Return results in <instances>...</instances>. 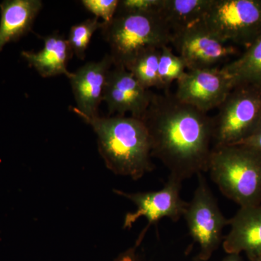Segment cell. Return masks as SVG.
<instances>
[{"mask_svg":"<svg viewBox=\"0 0 261 261\" xmlns=\"http://www.w3.org/2000/svg\"><path fill=\"white\" fill-rule=\"evenodd\" d=\"M148 130L152 158L179 181L207 172L214 148L212 118L178 100L174 94H154L142 118Z\"/></svg>","mask_w":261,"mask_h":261,"instance_id":"obj_1","label":"cell"},{"mask_svg":"<svg viewBox=\"0 0 261 261\" xmlns=\"http://www.w3.org/2000/svg\"><path fill=\"white\" fill-rule=\"evenodd\" d=\"M80 117L97 135L98 151L111 172L138 180L153 171L150 137L142 120L120 115Z\"/></svg>","mask_w":261,"mask_h":261,"instance_id":"obj_2","label":"cell"},{"mask_svg":"<svg viewBox=\"0 0 261 261\" xmlns=\"http://www.w3.org/2000/svg\"><path fill=\"white\" fill-rule=\"evenodd\" d=\"M100 30L103 39L109 46L114 66L126 68L142 51L162 49L172 42V30L161 11L117 10L113 20L108 23L103 22Z\"/></svg>","mask_w":261,"mask_h":261,"instance_id":"obj_3","label":"cell"},{"mask_svg":"<svg viewBox=\"0 0 261 261\" xmlns=\"http://www.w3.org/2000/svg\"><path fill=\"white\" fill-rule=\"evenodd\" d=\"M207 172L225 197L240 207L261 204V154L247 146L213 148Z\"/></svg>","mask_w":261,"mask_h":261,"instance_id":"obj_4","label":"cell"},{"mask_svg":"<svg viewBox=\"0 0 261 261\" xmlns=\"http://www.w3.org/2000/svg\"><path fill=\"white\" fill-rule=\"evenodd\" d=\"M212 118L214 147L240 145L261 124V89L235 86Z\"/></svg>","mask_w":261,"mask_h":261,"instance_id":"obj_5","label":"cell"},{"mask_svg":"<svg viewBox=\"0 0 261 261\" xmlns=\"http://www.w3.org/2000/svg\"><path fill=\"white\" fill-rule=\"evenodd\" d=\"M201 22L223 42L249 47L261 37V0H211Z\"/></svg>","mask_w":261,"mask_h":261,"instance_id":"obj_6","label":"cell"},{"mask_svg":"<svg viewBox=\"0 0 261 261\" xmlns=\"http://www.w3.org/2000/svg\"><path fill=\"white\" fill-rule=\"evenodd\" d=\"M191 201L188 202L183 217L194 241L200 247L196 260L207 261L223 243V230L228 226L202 173Z\"/></svg>","mask_w":261,"mask_h":261,"instance_id":"obj_7","label":"cell"},{"mask_svg":"<svg viewBox=\"0 0 261 261\" xmlns=\"http://www.w3.org/2000/svg\"><path fill=\"white\" fill-rule=\"evenodd\" d=\"M182 181L168 176L166 185L157 191L126 192L115 190V193L125 197L136 206L135 212L128 213L123 220V228H130L141 218L147 220V227L142 231L137 245L144 238L149 226L159 222L160 220L167 218L177 221L186 211L187 204L181 198Z\"/></svg>","mask_w":261,"mask_h":261,"instance_id":"obj_8","label":"cell"},{"mask_svg":"<svg viewBox=\"0 0 261 261\" xmlns=\"http://www.w3.org/2000/svg\"><path fill=\"white\" fill-rule=\"evenodd\" d=\"M171 44L185 61L187 70L217 68L238 53V48L209 32L201 20L173 33Z\"/></svg>","mask_w":261,"mask_h":261,"instance_id":"obj_9","label":"cell"},{"mask_svg":"<svg viewBox=\"0 0 261 261\" xmlns=\"http://www.w3.org/2000/svg\"><path fill=\"white\" fill-rule=\"evenodd\" d=\"M176 82L175 97L206 113L219 108L234 87L231 77L218 67L187 70Z\"/></svg>","mask_w":261,"mask_h":261,"instance_id":"obj_10","label":"cell"},{"mask_svg":"<svg viewBox=\"0 0 261 261\" xmlns=\"http://www.w3.org/2000/svg\"><path fill=\"white\" fill-rule=\"evenodd\" d=\"M153 95L124 67L113 65L108 73L102 101L107 104L109 116L130 113V116L141 120Z\"/></svg>","mask_w":261,"mask_h":261,"instance_id":"obj_11","label":"cell"},{"mask_svg":"<svg viewBox=\"0 0 261 261\" xmlns=\"http://www.w3.org/2000/svg\"><path fill=\"white\" fill-rule=\"evenodd\" d=\"M113 66L112 59L106 54L99 61H91L71 73L68 80L76 107L72 111L79 116L93 118L99 115L108 73Z\"/></svg>","mask_w":261,"mask_h":261,"instance_id":"obj_12","label":"cell"},{"mask_svg":"<svg viewBox=\"0 0 261 261\" xmlns=\"http://www.w3.org/2000/svg\"><path fill=\"white\" fill-rule=\"evenodd\" d=\"M230 231L223 240L227 254H246L249 260L261 256V204L240 207L229 219Z\"/></svg>","mask_w":261,"mask_h":261,"instance_id":"obj_13","label":"cell"},{"mask_svg":"<svg viewBox=\"0 0 261 261\" xmlns=\"http://www.w3.org/2000/svg\"><path fill=\"white\" fill-rule=\"evenodd\" d=\"M42 39L44 47L40 51H23L22 57L44 78L59 75L69 78L71 73L67 69V66L74 55L68 39L56 32L42 37Z\"/></svg>","mask_w":261,"mask_h":261,"instance_id":"obj_14","label":"cell"},{"mask_svg":"<svg viewBox=\"0 0 261 261\" xmlns=\"http://www.w3.org/2000/svg\"><path fill=\"white\" fill-rule=\"evenodd\" d=\"M42 8L40 0H5L0 3V51L32 31Z\"/></svg>","mask_w":261,"mask_h":261,"instance_id":"obj_15","label":"cell"},{"mask_svg":"<svg viewBox=\"0 0 261 261\" xmlns=\"http://www.w3.org/2000/svg\"><path fill=\"white\" fill-rule=\"evenodd\" d=\"M222 68L231 77L234 87L245 84L261 89V37Z\"/></svg>","mask_w":261,"mask_h":261,"instance_id":"obj_16","label":"cell"},{"mask_svg":"<svg viewBox=\"0 0 261 261\" xmlns=\"http://www.w3.org/2000/svg\"><path fill=\"white\" fill-rule=\"evenodd\" d=\"M211 0H163L161 14L172 33L200 21Z\"/></svg>","mask_w":261,"mask_h":261,"instance_id":"obj_17","label":"cell"},{"mask_svg":"<svg viewBox=\"0 0 261 261\" xmlns=\"http://www.w3.org/2000/svg\"><path fill=\"white\" fill-rule=\"evenodd\" d=\"M161 49H149L142 51L126 65L128 71L142 87L159 89V65Z\"/></svg>","mask_w":261,"mask_h":261,"instance_id":"obj_18","label":"cell"},{"mask_svg":"<svg viewBox=\"0 0 261 261\" xmlns=\"http://www.w3.org/2000/svg\"><path fill=\"white\" fill-rule=\"evenodd\" d=\"M186 65L181 57L175 55L169 46L163 47L161 49L159 58V89L168 92L173 82H177L186 72Z\"/></svg>","mask_w":261,"mask_h":261,"instance_id":"obj_19","label":"cell"},{"mask_svg":"<svg viewBox=\"0 0 261 261\" xmlns=\"http://www.w3.org/2000/svg\"><path fill=\"white\" fill-rule=\"evenodd\" d=\"M102 23L94 17L71 27L67 39L73 55L79 59L84 60L92 36L96 31L102 29Z\"/></svg>","mask_w":261,"mask_h":261,"instance_id":"obj_20","label":"cell"},{"mask_svg":"<svg viewBox=\"0 0 261 261\" xmlns=\"http://www.w3.org/2000/svg\"><path fill=\"white\" fill-rule=\"evenodd\" d=\"M82 4L95 18H101L105 23H108L116 15L119 0H83Z\"/></svg>","mask_w":261,"mask_h":261,"instance_id":"obj_21","label":"cell"},{"mask_svg":"<svg viewBox=\"0 0 261 261\" xmlns=\"http://www.w3.org/2000/svg\"><path fill=\"white\" fill-rule=\"evenodd\" d=\"M163 0H121L118 10L126 12L161 11Z\"/></svg>","mask_w":261,"mask_h":261,"instance_id":"obj_22","label":"cell"},{"mask_svg":"<svg viewBox=\"0 0 261 261\" xmlns=\"http://www.w3.org/2000/svg\"><path fill=\"white\" fill-rule=\"evenodd\" d=\"M240 145L247 146L261 154V124L251 137Z\"/></svg>","mask_w":261,"mask_h":261,"instance_id":"obj_23","label":"cell"},{"mask_svg":"<svg viewBox=\"0 0 261 261\" xmlns=\"http://www.w3.org/2000/svg\"><path fill=\"white\" fill-rule=\"evenodd\" d=\"M198 261V260H196ZM221 261H243L240 255L238 254H228L227 256L224 257Z\"/></svg>","mask_w":261,"mask_h":261,"instance_id":"obj_24","label":"cell"},{"mask_svg":"<svg viewBox=\"0 0 261 261\" xmlns=\"http://www.w3.org/2000/svg\"><path fill=\"white\" fill-rule=\"evenodd\" d=\"M250 261H261V256L255 257V258H252Z\"/></svg>","mask_w":261,"mask_h":261,"instance_id":"obj_25","label":"cell"}]
</instances>
